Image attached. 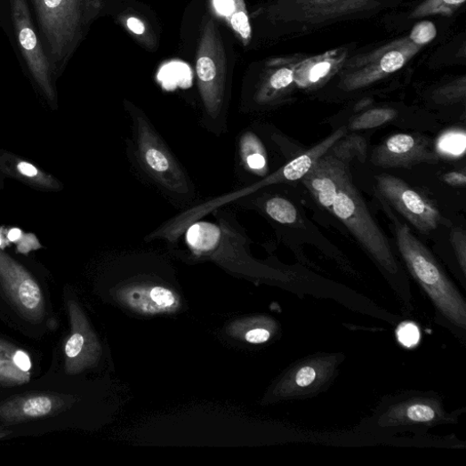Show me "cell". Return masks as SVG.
<instances>
[{
    "label": "cell",
    "mask_w": 466,
    "mask_h": 466,
    "mask_svg": "<svg viewBox=\"0 0 466 466\" xmlns=\"http://www.w3.org/2000/svg\"><path fill=\"white\" fill-rule=\"evenodd\" d=\"M334 63L333 60L324 59L319 62L309 65V67L303 68L298 73H294V82L303 89L320 84L330 75Z\"/></svg>",
    "instance_id": "19"
},
{
    "label": "cell",
    "mask_w": 466,
    "mask_h": 466,
    "mask_svg": "<svg viewBox=\"0 0 466 466\" xmlns=\"http://www.w3.org/2000/svg\"><path fill=\"white\" fill-rule=\"evenodd\" d=\"M132 123L134 158L143 173L173 201L193 202L196 187L146 114L125 103Z\"/></svg>",
    "instance_id": "1"
},
{
    "label": "cell",
    "mask_w": 466,
    "mask_h": 466,
    "mask_svg": "<svg viewBox=\"0 0 466 466\" xmlns=\"http://www.w3.org/2000/svg\"><path fill=\"white\" fill-rule=\"evenodd\" d=\"M442 181L454 187H463L466 183L464 172H450L442 177Z\"/></svg>",
    "instance_id": "32"
},
{
    "label": "cell",
    "mask_w": 466,
    "mask_h": 466,
    "mask_svg": "<svg viewBox=\"0 0 466 466\" xmlns=\"http://www.w3.org/2000/svg\"><path fill=\"white\" fill-rule=\"evenodd\" d=\"M124 24L129 31L137 36H143L147 32L145 22L136 16L125 17Z\"/></svg>",
    "instance_id": "30"
},
{
    "label": "cell",
    "mask_w": 466,
    "mask_h": 466,
    "mask_svg": "<svg viewBox=\"0 0 466 466\" xmlns=\"http://www.w3.org/2000/svg\"><path fill=\"white\" fill-rule=\"evenodd\" d=\"M270 337V333L268 330L262 329V328H257L249 331L246 335L245 339L250 343H263L267 341Z\"/></svg>",
    "instance_id": "31"
},
{
    "label": "cell",
    "mask_w": 466,
    "mask_h": 466,
    "mask_svg": "<svg viewBox=\"0 0 466 466\" xmlns=\"http://www.w3.org/2000/svg\"><path fill=\"white\" fill-rule=\"evenodd\" d=\"M327 370L322 368L320 364L310 363L296 369L288 378L285 384V393L294 394L312 388L326 377ZM290 394V395H292Z\"/></svg>",
    "instance_id": "16"
},
{
    "label": "cell",
    "mask_w": 466,
    "mask_h": 466,
    "mask_svg": "<svg viewBox=\"0 0 466 466\" xmlns=\"http://www.w3.org/2000/svg\"><path fill=\"white\" fill-rule=\"evenodd\" d=\"M18 295L21 303L28 309L36 307L42 300L40 288L28 275L23 277L18 286Z\"/></svg>",
    "instance_id": "24"
},
{
    "label": "cell",
    "mask_w": 466,
    "mask_h": 466,
    "mask_svg": "<svg viewBox=\"0 0 466 466\" xmlns=\"http://www.w3.org/2000/svg\"><path fill=\"white\" fill-rule=\"evenodd\" d=\"M398 339L402 344L407 347L415 345L420 339L418 328L411 324L400 327L398 331Z\"/></svg>",
    "instance_id": "28"
},
{
    "label": "cell",
    "mask_w": 466,
    "mask_h": 466,
    "mask_svg": "<svg viewBox=\"0 0 466 466\" xmlns=\"http://www.w3.org/2000/svg\"><path fill=\"white\" fill-rule=\"evenodd\" d=\"M332 213L385 270L393 275L398 273V262L390 244L369 213L351 174L340 183Z\"/></svg>",
    "instance_id": "5"
},
{
    "label": "cell",
    "mask_w": 466,
    "mask_h": 466,
    "mask_svg": "<svg viewBox=\"0 0 466 466\" xmlns=\"http://www.w3.org/2000/svg\"><path fill=\"white\" fill-rule=\"evenodd\" d=\"M466 94V77L441 86L432 92L431 98L438 105H450L463 101Z\"/></svg>",
    "instance_id": "23"
},
{
    "label": "cell",
    "mask_w": 466,
    "mask_h": 466,
    "mask_svg": "<svg viewBox=\"0 0 466 466\" xmlns=\"http://www.w3.org/2000/svg\"><path fill=\"white\" fill-rule=\"evenodd\" d=\"M262 209L270 219L281 224H294L298 220L295 206L282 197H271L266 200Z\"/></svg>",
    "instance_id": "21"
},
{
    "label": "cell",
    "mask_w": 466,
    "mask_h": 466,
    "mask_svg": "<svg viewBox=\"0 0 466 466\" xmlns=\"http://www.w3.org/2000/svg\"><path fill=\"white\" fill-rule=\"evenodd\" d=\"M464 3L465 0H424L414 10L409 18L418 19L434 15L451 16Z\"/></svg>",
    "instance_id": "22"
},
{
    "label": "cell",
    "mask_w": 466,
    "mask_h": 466,
    "mask_svg": "<svg viewBox=\"0 0 466 466\" xmlns=\"http://www.w3.org/2000/svg\"><path fill=\"white\" fill-rule=\"evenodd\" d=\"M238 148L245 170L255 176L266 177L269 173L267 152L259 137L253 132H245L239 138Z\"/></svg>",
    "instance_id": "14"
},
{
    "label": "cell",
    "mask_w": 466,
    "mask_h": 466,
    "mask_svg": "<svg viewBox=\"0 0 466 466\" xmlns=\"http://www.w3.org/2000/svg\"><path fill=\"white\" fill-rule=\"evenodd\" d=\"M450 241L457 257L462 274H466V235L462 229H454L451 232Z\"/></svg>",
    "instance_id": "26"
},
{
    "label": "cell",
    "mask_w": 466,
    "mask_h": 466,
    "mask_svg": "<svg viewBox=\"0 0 466 466\" xmlns=\"http://www.w3.org/2000/svg\"><path fill=\"white\" fill-rule=\"evenodd\" d=\"M197 75L202 100V125L215 136L228 132L226 55L219 29L211 17L202 26L197 54Z\"/></svg>",
    "instance_id": "2"
},
{
    "label": "cell",
    "mask_w": 466,
    "mask_h": 466,
    "mask_svg": "<svg viewBox=\"0 0 466 466\" xmlns=\"http://www.w3.org/2000/svg\"><path fill=\"white\" fill-rule=\"evenodd\" d=\"M84 346V338L80 333L73 334L68 341L65 352L68 358H75L81 354Z\"/></svg>",
    "instance_id": "29"
},
{
    "label": "cell",
    "mask_w": 466,
    "mask_h": 466,
    "mask_svg": "<svg viewBox=\"0 0 466 466\" xmlns=\"http://www.w3.org/2000/svg\"><path fill=\"white\" fill-rule=\"evenodd\" d=\"M402 0H275L263 9L270 21L318 27L368 15L390 8Z\"/></svg>",
    "instance_id": "4"
},
{
    "label": "cell",
    "mask_w": 466,
    "mask_h": 466,
    "mask_svg": "<svg viewBox=\"0 0 466 466\" xmlns=\"http://www.w3.org/2000/svg\"><path fill=\"white\" fill-rule=\"evenodd\" d=\"M11 6L18 41L28 66L38 85L52 98L50 63L35 32L26 0H11Z\"/></svg>",
    "instance_id": "11"
},
{
    "label": "cell",
    "mask_w": 466,
    "mask_h": 466,
    "mask_svg": "<svg viewBox=\"0 0 466 466\" xmlns=\"http://www.w3.org/2000/svg\"><path fill=\"white\" fill-rule=\"evenodd\" d=\"M123 300L142 313H161L178 304L176 294L170 289L146 283H132L119 292Z\"/></svg>",
    "instance_id": "12"
},
{
    "label": "cell",
    "mask_w": 466,
    "mask_h": 466,
    "mask_svg": "<svg viewBox=\"0 0 466 466\" xmlns=\"http://www.w3.org/2000/svg\"><path fill=\"white\" fill-rule=\"evenodd\" d=\"M419 50L420 46L414 44L409 38L384 47L380 51V58L374 54L366 60L365 66H358L357 70L347 73L341 87L346 92L366 88L402 68Z\"/></svg>",
    "instance_id": "10"
},
{
    "label": "cell",
    "mask_w": 466,
    "mask_h": 466,
    "mask_svg": "<svg viewBox=\"0 0 466 466\" xmlns=\"http://www.w3.org/2000/svg\"><path fill=\"white\" fill-rule=\"evenodd\" d=\"M56 60L65 59L79 34L84 0H33Z\"/></svg>",
    "instance_id": "7"
},
{
    "label": "cell",
    "mask_w": 466,
    "mask_h": 466,
    "mask_svg": "<svg viewBox=\"0 0 466 466\" xmlns=\"http://www.w3.org/2000/svg\"><path fill=\"white\" fill-rule=\"evenodd\" d=\"M23 237L24 233L19 228H12L7 232V240L11 243L20 242Z\"/></svg>",
    "instance_id": "36"
},
{
    "label": "cell",
    "mask_w": 466,
    "mask_h": 466,
    "mask_svg": "<svg viewBox=\"0 0 466 466\" xmlns=\"http://www.w3.org/2000/svg\"><path fill=\"white\" fill-rule=\"evenodd\" d=\"M231 10L227 21L245 45L252 40V26L245 0H231Z\"/></svg>",
    "instance_id": "17"
},
{
    "label": "cell",
    "mask_w": 466,
    "mask_h": 466,
    "mask_svg": "<svg viewBox=\"0 0 466 466\" xmlns=\"http://www.w3.org/2000/svg\"><path fill=\"white\" fill-rule=\"evenodd\" d=\"M438 415L437 407L430 402L415 401L393 410L390 417L391 421L401 420V422L430 423L436 422Z\"/></svg>",
    "instance_id": "15"
},
{
    "label": "cell",
    "mask_w": 466,
    "mask_h": 466,
    "mask_svg": "<svg viewBox=\"0 0 466 466\" xmlns=\"http://www.w3.org/2000/svg\"><path fill=\"white\" fill-rule=\"evenodd\" d=\"M375 180L381 196L421 232L430 233L443 223L435 205L403 180L388 174Z\"/></svg>",
    "instance_id": "8"
},
{
    "label": "cell",
    "mask_w": 466,
    "mask_h": 466,
    "mask_svg": "<svg viewBox=\"0 0 466 466\" xmlns=\"http://www.w3.org/2000/svg\"><path fill=\"white\" fill-rule=\"evenodd\" d=\"M15 365L22 371L28 372L31 368L29 358L22 351H18L14 356Z\"/></svg>",
    "instance_id": "35"
},
{
    "label": "cell",
    "mask_w": 466,
    "mask_h": 466,
    "mask_svg": "<svg viewBox=\"0 0 466 466\" xmlns=\"http://www.w3.org/2000/svg\"><path fill=\"white\" fill-rule=\"evenodd\" d=\"M465 149V133L462 130H451L439 137L436 151L439 157L456 160L463 157Z\"/></svg>",
    "instance_id": "18"
},
{
    "label": "cell",
    "mask_w": 466,
    "mask_h": 466,
    "mask_svg": "<svg viewBox=\"0 0 466 466\" xmlns=\"http://www.w3.org/2000/svg\"><path fill=\"white\" fill-rule=\"evenodd\" d=\"M17 169L21 175L27 178H37L40 175V172L35 166L26 162H20L17 165Z\"/></svg>",
    "instance_id": "34"
},
{
    "label": "cell",
    "mask_w": 466,
    "mask_h": 466,
    "mask_svg": "<svg viewBox=\"0 0 466 466\" xmlns=\"http://www.w3.org/2000/svg\"><path fill=\"white\" fill-rule=\"evenodd\" d=\"M396 232L398 246L414 278L446 320L465 329V301L432 253L413 235L407 225L398 223Z\"/></svg>",
    "instance_id": "3"
},
{
    "label": "cell",
    "mask_w": 466,
    "mask_h": 466,
    "mask_svg": "<svg viewBox=\"0 0 466 466\" xmlns=\"http://www.w3.org/2000/svg\"><path fill=\"white\" fill-rule=\"evenodd\" d=\"M366 142L359 136L342 138L333 145L302 179L317 203L332 213L340 183L350 174L355 158L363 163Z\"/></svg>",
    "instance_id": "6"
},
{
    "label": "cell",
    "mask_w": 466,
    "mask_h": 466,
    "mask_svg": "<svg viewBox=\"0 0 466 466\" xmlns=\"http://www.w3.org/2000/svg\"><path fill=\"white\" fill-rule=\"evenodd\" d=\"M398 114V112L393 108H374L358 116L349 129L363 131L377 128L395 120Z\"/></svg>",
    "instance_id": "20"
},
{
    "label": "cell",
    "mask_w": 466,
    "mask_h": 466,
    "mask_svg": "<svg viewBox=\"0 0 466 466\" xmlns=\"http://www.w3.org/2000/svg\"><path fill=\"white\" fill-rule=\"evenodd\" d=\"M21 243L19 245V251L20 253H28L30 250L40 248V243L33 235H27L20 240Z\"/></svg>",
    "instance_id": "33"
},
{
    "label": "cell",
    "mask_w": 466,
    "mask_h": 466,
    "mask_svg": "<svg viewBox=\"0 0 466 466\" xmlns=\"http://www.w3.org/2000/svg\"><path fill=\"white\" fill-rule=\"evenodd\" d=\"M439 157L431 141L421 135L399 133L377 146L371 163L383 169L412 168L422 164L435 165Z\"/></svg>",
    "instance_id": "9"
},
{
    "label": "cell",
    "mask_w": 466,
    "mask_h": 466,
    "mask_svg": "<svg viewBox=\"0 0 466 466\" xmlns=\"http://www.w3.org/2000/svg\"><path fill=\"white\" fill-rule=\"evenodd\" d=\"M437 34V28L431 21H422L413 28L409 40L414 44L422 47L431 43Z\"/></svg>",
    "instance_id": "25"
},
{
    "label": "cell",
    "mask_w": 466,
    "mask_h": 466,
    "mask_svg": "<svg viewBox=\"0 0 466 466\" xmlns=\"http://www.w3.org/2000/svg\"><path fill=\"white\" fill-rule=\"evenodd\" d=\"M52 408V402L48 398H35L28 400L23 406L24 413L31 417L46 415Z\"/></svg>",
    "instance_id": "27"
},
{
    "label": "cell",
    "mask_w": 466,
    "mask_h": 466,
    "mask_svg": "<svg viewBox=\"0 0 466 466\" xmlns=\"http://www.w3.org/2000/svg\"><path fill=\"white\" fill-rule=\"evenodd\" d=\"M294 73L295 70L288 67L268 72L253 95V106L265 107L279 100L294 83Z\"/></svg>",
    "instance_id": "13"
},
{
    "label": "cell",
    "mask_w": 466,
    "mask_h": 466,
    "mask_svg": "<svg viewBox=\"0 0 466 466\" xmlns=\"http://www.w3.org/2000/svg\"><path fill=\"white\" fill-rule=\"evenodd\" d=\"M4 236V229L0 228V248H4L8 242Z\"/></svg>",
    "instance_id": "37"
}]
</instances>
